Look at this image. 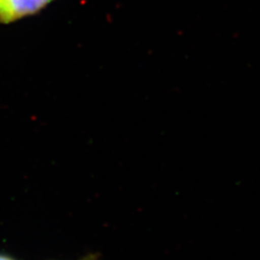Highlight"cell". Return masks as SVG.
I'll return each instance as SVG.
<instances>
[{
  "instance_id": "cell-1",
  "label": "cell",
  "mask_w": 260,
  "mask_h": 260,
  "mask_svg": "<svg viewBox=\"0 0 260 260\" xmlns=\"http://www.w3.org/2000/svg\"><path fill=\"white\" fill-rule=\"evenodd\" d=\"M53 0H0V23L8 24L35 15Z\"/></svg>"
},
{
  "instance_id": "cell-3",
  "label": "cell",
  "mask_w": 260,
  "mask_h": 260,
  "mask_svg": "<svg viewBox=\"0 0 260 260\" xmlns=\"http://www.w3.org/2000/svg\"><path fill=\"white\" fill-rule=\"evenodd\" d=\"M0 260H16L14 259L13 257H11L9 255H6V254H2L0 253Z\"/></svg>"
},
{
  "instance_id": "cell-2",
  "label": "cell",
  "mask_w": 260,
  "mask_h": 260,
  "mask_svg": "<svg viewBox=\"0 0 260 260\" xmlns=\"http://www.w3.org/2000/svg\"><path fill=\"white\" fill-rule=\"evenodd\" d=\"M79 260H98V256L95 254H89Z\"/></svg>"
}]
</instances>
